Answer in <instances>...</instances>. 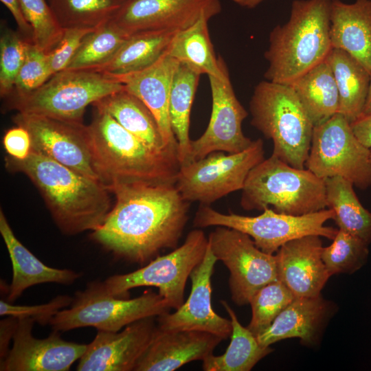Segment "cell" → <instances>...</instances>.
Wrapping results in <instances>:
<instances>
[{"instance_id": "cell-47", "label": "cell", "mask_w": 371, "mask_h": 371, "mask_svg": "<svg viewBox=\"0 0 371 371\" xmlns=\"http://www.w3.org/2000/svg\"><path fill=\"white\" fill-rule=\"evenodd\" d=\"M236 4L247 8H254L260 4L263 0H232Z\"/></svg>"}, {"instance_id": "cell-38", "label": "cell", "mask_w": 371, "mask_h": 371, "mask_svg": "<svg viewBox=\"0 0 371 371\" xmlns=\"http://www.w3.org/2000/svg\"><path fill=\"white\" fill-rule=\"evenodd\" d=\"M23 13L33 32V43L48 54L60 41L64 29L46 0H21Z\"/></svg>"}, {"instance_id": "cell-41", "label": "cell", "mask_w": 371, "mask_h": 371, "mask_svg": "<svg viewBox=\"0 0 371 371\" xmlns=\"http://www.w3.org/2000/svg\"><path fill=\"white\" fill-rule=\"evenodd\" d=\"M73 298L67 295L55 297L49 302L38 305L22 306L0 300V315L12 316L17 319L30 318L38 324H49L56 313L71 305Z\"/></svg>"}, {"instance_id": "cell-34", "label": "cell", "mask_w": 371, "mask_h": 371, "mask_svg": "<svg viewBox=\"0 0 371 371\" xmlns=\"http://www.w3.org/2000/svg\"><path fill=\"white\" fill-rule=\"evenodd\" d=\"M131 35L111 20L88 33L66 69L97 70L107 64Z\"/></svg>"}, {"instance_id": "cell-20", "label": "cell", "mask_w": 371, "mask_h": 371, "mask_svg": "<svg viewBox=\"0 0 371 371\" xmlns=\"http://www.w3.org/2000/svg\"><path fill=\"white\" fill-rule=\"evenodd\" d=\"M320 236L308 235L284 244L276 254L278 279L295 297L320 294L330 277L322 259Z\"/></svg>"}, {"instance_id": "cell-4", "label": "cell", "mask_w": 371, "mask_h": 371, "mask_svg": "<svg viewBox=\"0 0 371 371\" xmlns=\"http://www.w3.org/2000/svg\"><path fill=\"white\" fill-rule=\"evenodd\" d=\"M332 0H294L290 18L269 34L265 53L267 80L290 84L325 60L332 49L330 15Z\"/></svg>"}, {"instance_id": "cell-49", "label": "cell", "mask_w": 371, "mask_h": 371, "mask_svg": "<svg viewBox=\"0 0 371 371\" xmlns=\"http://www.w3.org/2000/svg\"><path fill=\"white\" fill-rule=\"evenodd\" d=\"M370 160L371 161V150H370Z\"/></svg>"}, {"instance_id": "cell-6", "label": "cell", "mask_w": 371, "mask_h": 371, "mask_svg": "<svg viewBox=\"0 0 371 371\" xmlns=\"http://www.w3.org/2000/svg\"><path fill=\"white\" fill-rule=\"evenodd\" d=\"M240 205L245 210L270 207L295 216L316 212L327 207L325 181L271 155L249 173Z\"/></svg>"}, {"instance_id": "cell-21", "label": "cell", "mask_w": 371, "mask_h": 371, "mask_svg": "<svg viewBox=\"0 0 371 371\" xmlns=\"http://www.w3.org/2000/svg\"><path fill=\"white\" fill-rule=\"evenodd\" d=\"M223 339L199 330H164L157 327L134 371H173L213 354Z\"/></svg>"}, {"instance_id": "cell-16", "label": "cell", "mask_w": 371, "mask_h": 371, "mask_svg": "<svg viewBox=\"0 0 371 371\" xmlns=\"http://www.w3.org/2000/svg\"><path fill=\"white\" fill-rule=\"evenodd\" d=\"M221 10L220 0H126L111 21L130 35L148 30L179 32Z\"/></svg>"}, {"instance_id": "cell-8", "label": "cell", "mask_w": 371, "mask_h": 371, "mask_svg": "<svg viewBox=\"0 0 371 371\" xmlns=\"http://www.w3.org/2000/svg\"><path fill=\"white\" fill-rule=\"evenodd\" d=\"M170 309L159 293L146 291L133 299L117 297L106 293L102 282L93 281L76 292L70 308L58 311L49 324L58 332L88 326L118 332L133 322L158 317Z\"/></svg>"}, {"instance_id": "cell-46", "label": "cell", "mask_w": 371, "mask_h": 371, "mask_svg": "<svg viewBox=\"0 0 371 371\" xmlns=\"http://www.w3.org/2000/svg\"><path fill=\"white\" fill-rule=\"evenodd\" d=\"M18 319L12 316L1 320L0 322V359H4L9 349V342L13 338Z\"/></svg>"}, {"instance_id": "cell-28", "label": "cell", "mask_w": 371, "mask_h": 371, "mask_svg": "<svg viewBox=\"0 0 371 371\" xmlns=\"http://www.w3.org/2000/svg\"><path fill=\"white\" fill-rule=\"evenodd\" d=\"M326 61L330 65L339 94V111L352 122L363 112L371 80V72L347 52L333 48Z\"/></svg>"}, {"instance_id": "cell-42", "label": "cell", "mask_w": 371, "mask_h": 371, "mask_svg": "<svg viewBox=\"0 0 371 371\" xmlns=\"http://www.w3.org/2000/svg\"><path fill=\"white\" fill-rule=\"evenodd\" d=\"M93 30L64 29L63 36L58 45L47 54L52 75L67 69L84 37Z\"/></svg>"}, {"instance_id": "cell-23", "label": "cell", "mask_w": 371, "mask_h": 371, "mask_svg": "<svg viewBox=\"0 0 371 371\" xmlns=\"http://www.w3.org/2000/svg\"><path fill=\"white\" fill-rule=\"evenodd\" d=\"M333 310L330 303L321 294L296 297L272 324L256 337L258 341L267 347L285 339L297 337L303 344L313 346L317 342Z\"/></svg>"}, {"instance_id": "cell-18", "label": "cell", "mask_w": 371, "mask_h": 371, "mask_svg": "<svg viewBox=\"0 0 371 371\" xmlns=\"http://www.w3.org/2000/svg\"><path fill=\"white\" fill-rule=\"evenodd\" d=\"M216 258L209 243L203 260L193 269L190 278L192 289L188 300L173 313L157 317V327L164 330H199L216 335L223 339L230 337L232 322L218 315L212 308V276Z\"/></svg>"}, {"instance_id": "cell-25", "label": "cell", "mask_w": 371, "mask_h": 371, "mask_svg": "<svg viewBox=\"0 0 371 371\" xmlns=\"http://www.w3.org/2000/svg\"><path fill=\"white\" fill-rule=\"evenodd\" d=\"M330 21L332 47L347 52L371 72V0H332Z\"/></svg>"}, {"instance_id": "cell-40", "label": "cell", "mask_w": 371, "mask_h": 371, "mask_svg": "<svg viewBox=\"0 0 371 371\" xmlns=\"http://www.w3.org/2000/svg\"><path fill=\"white\" fill-rule=\"evenodd\" d=\"M52 76L47 54L34 43H30L25 58L18 72L14 87L10 95H21L34 91L41 87Z\"/></svg>"}, {"instance_id": "cell-2", "label": "cell", "mask_w": 371, "mask_h": 371, "mask_svg": "<svg viewBox=\"0 0 371 371\" xmlns=\"http://www.w3.org/2000/svg\"><path fill=\"white\" fill-rule=\"evenodd\" d=\"M8 169L25 174L35 185L59 228L67 235L95 231L111 210L109 189L46 156L31 150L23 159H5Z\"/></svg>"}, {"instance_id": "cell-7", "label": "cell", "mask_w": 371, "mask_h": 371, "mask_svg": "<svg viewBox=\"0 0 371 371\" xmlns=\"http://www.w3.org/2000/svg\"><path fill=\"white\" fill-rule=\"evenodd\" d=\"M124 88L118 80L95 70L65 69L34 91L9 96L10 107L18 112L82 122L89 104Z\"/></svg>"}, {"instance_id": "cell-43", "label": "cell", "mask_w": 371, "mask_h": 371, "mask_svg": "<svg viewBox=\"0 0 371 371\" xmlns=\"http://www.w3.org/2000/svg\"><path fill=\"white\" fill-rule=\"evenodd\" d=\"M3 144L8 155L16 159L26 158L32 150L30 134L20 126H16L5 133Z\"/></svg>"}, {"instance_id": "cell-29", "label": "cell", "mask_w": 371, "mask_h": 371, "mask_svg": "<svg viewBox=\"0 0 371 371\" xmlns=\"http://www.w3.org/2000/svg\"><path fill=\"white\" fill-rule=\"evenodd\" d=\"M209 20L207 16H203L191 26L178 32L168 54L201 74L223 80L229 75L223 60L215 55L208 32Z\"/></svg>"}, {"instance_id": "cell-19", "label": "cell", "mask_w": 371, "mask_h": 371, "mask_svg": "<svg viewBox=\"0 0 371 371\" xmlns=\"http://www.w3.org/2000/svg\"><path fill=\"white\" fill-rule=\"evenodd\" d=\"M156 317L141 319L118 332L98 330L79 359L76 370H134L152 340L157 328Z\"/></svg>"}, {"instance_id": "cell-44", "label": "cell", "mask_w": 371, "mask_h": 371, "mask_svg": "<svg viewBox=\"0 0 371 371\" xmlns=\"http://www.w3.org/2000/svg\"><path fill=\"white\" fill-rule=\"evenodd\" d=\"M12 15L18 31L29 41L33 43V32L22 11L21 0H0Z\"/></svg>"}, {"instance_id": "cell-31", "label": "cell", "mask_w": 371, "mask_h": 371, "mask_svg": "<svg viewBox=\"0 0 371 371\" xmlns=\"http://www.w3.org/2000/svg\"><path fill=\"white\" fill-rule=\"evenodd\" d=\"M232 322L231 341L224 354H213L203 359L202 368L205 371H249L262 358L273 350L270 346H261L247 327L239 322L229 304L221 301Z\"/></svg>"}, {"instance_id": "cell-9", "label": "cell", "mask_w": 371, "mask_h": 371, "mask_svg": "<svg viewBox=\"0 0 371 371\" xmlns=\"http://www.w3.org/2000/svg\"><path fill=\"white\" fill-rule=\"evenodd\" d=\"M335 213L328 208L311 214L295 216L278 213L270 207L256 216H247L229 212L223 214L207 205H200L194 221V227L203 228L224 226L242 232L251 238L262 251L274 254L287 242L308 235L333 240L338 229L325 226L334 218Z\"/></svg>"}, {"instance_id": "cell-14", "label": "cell", "mask_w": 371, "mask_h": 371, "mask_svg": "<svg viewBox=\"0 0 371 371\" xmlns=\"http://www.w3.org/2000/svg\"><path fill=\"white\" fill-rule=\"evenodd\" d=\"M13 122L28 131L31 150L100 181L93 165L89 125L20 112L13 117Z\"/></svg>"}, {"instance_id": "cell-30", "label": "cell", "mask_w": 371, "mask_h": 371, "mask_svg": "<svg viewBox=\"0 0 371 371\" xmlns=\"http://www.w3.org/2000/svg\"><path fill=\"white\" fill-rule=\"evenodd\" d=\"M289 85L294 90L314 126L338 113L337 87L332 69L326 60Z\"/></svg>"}, {"instance_id": "cell-3", "label": "cell", "mask_w": 371, "mask_h": 371, "mask_svg": "<svg viewBox=\"0 0 371 371\" xmlns=\"http://www.w3.org/2000/svg\"><path fill=\"white\" fill-rule=\"evenodd\" d=\"M89 128L94 168L108 189L122 183H175L177 148L157 151L96 109Z\"/></svg>"}, {"instance_id": "cell-13", "label": "cell", "mask_w": 371, "mask_h": 371, "mask_svg": "<svg viewBox=\"0 0 371 371\" xmlns=\"http://www.w3.org/2000/svg\"><path fill=\"white\" fill-rule=\"evenodd\" d=\"M207 238L213 254L229 271V287L236 304H249L258 290L278 280L276 255L260 250L249 235L217 226Z\"/></svg>"}, {"instance_id": "cell-37", "label": "cell", "mask_w": 371, "mask_h": 371, "mask_svg": "<svg viewBox=\"0 0 371 371\" xmlns=\"http://www.w3.org/2000/svg\"><path fill=\"white\" fill-rule=\"evenodd\" d=\"M295 297L279 279L266 284L250 300L251 318L247 328L258 336Z\"/></svg>"}, {"instance_id": "cell-36", "label": "cell", "mask_w": 371, "mask_h": 371, "mask_svg": "<svg viewBox=\"0 0 371 371\" xmlns=\"http://www.w3.org/2000/svg\"><path fill=\"white\" fill-rule=\"evenodd\" d=\"M368 245L359 238L339 229L333 243L323 247L322 251V259L330 276L352 274L360 269L368 260Z\"/></svg>"}, {"instance_id": "cell-12", "label": "cell", "mask_w": 371, "mask_h": 371, "mask_svg": "<svg viewBox=\"0 0 371 371\" xmlns=\"http://www.w3.org/2000/svg\"><path fill=\"white\" fill-rule=\"evenodd\" d=\"M370 149L354 135L340 113L313 128L305 166L318 177L339 176L359 189L371 186Z\"/></svg>"}, {"instance_id": "cell-27", "label": "cell", "mask_w": 371, "mask_h": 371, "mask_svg": "<svg viewBox=\"0 0 371 371\" xmlns=\"http://www.w3.org/2000/svg\"><path fill=\"white\" fill-rule=\"evenodd\" d=\"M93 105L96 109L109 114L151 148L162 151L175 148L165 144L157 120L149 108L125 88L100 99Z\"/></svg>"}, {"instance_id": "cell-48", "label": "cell", "mask_w": 371, "mask_h": 371, "mask_svg": "<svg viewBox=\"0 0 371 371\" xmlns=\"http://www.w3.org/2000/svg\"><path fill=\"white\" fill-rule=\"evenodd\" d=\"M368 114H371V80H370V85L367 100H366V105H365L362 115H368Z\"/></svg>"}, {"instance_id": "cell-39", "label": "cell", "mask_w": 371, "mask_h": 371, "mask_svg": "<svg viewBox=\"0 0 371 371\" xmlns=\"http://www.w3.org/2000/svg\"><path fill=\"white\" fill-rule=\"evenodd\" d=\"M27 41L19 31L3 25L0 36V95L13 91L18 72L25 58Z\"/></svg>"}, {"instance_id": "cell-15", "label": "cell", "mask_w": 371, "mask_h": 371, "mask_svg": "<svg viewBox=\"0 0 371 371\" xmlns=\"http://www.w3.org/2000/svg\"><path fill=\"white\" fill-rule=\"evenodd\" d=\"M208 78L212 94L211 115L205 132L196 139L191 140L187 164L215 151L238 153L254 142L243 132L242 123L248 112L236 98L230 78L222 80L213 76Z\"/></svg>"}, {"instance_id": "cell-32", "label": "cell", "mask_w": 371, "mask_h": 371, "mask_svg": "<svg viewBox=\"0 0 371 371\" xmlns=\"http://www.w3.org/2000/svg\"><path fill=\"white\" fill-rule=\"evenodd\" d=\"M201 74L190 65L179 63L175 74L169 99V119L178 144L180 166L188 162L191 139L190 113Z\"/></svg>"}, {"instance_id": "cell-1", "label": "cell", "mask_w": 371, "mask_h": 371, "mask_svg": "<svg viewBox=\"0 0 371 371\" xmlns=\"http://www.w3.org/2000/svg\"><path fill=\"white\" fill-rule=\"evenodd\" d=\"M115 203L92 239L115 256L146 265L175 249L188 220L190 202L175 183H133L109 188Z\"/></svg>"}, {"instance_id": "cell-26", "label": "cell", "mask_w": 371, "mask_h": 371, "mask_svg": "<svg viewBox=\"0 0 371 371\" xmlns=\"http://www.w3.org/2000/svg\"><path fill=\"white\" fill-rule=\"evenodd\" d=\"M177 32L148 30L132 34L111 61L95 71L120 81L124 76L144 70L168 52Z\"/></svg>"}, {"instance_id": "cell-22", "label": "cell", "mask_w": 371, "mask_h": 371, "mask_svg": "<svg viewBox=\"0 0 371 371\" xmlns=\"http://www.w3.org/2000/svg\"><path fill=\"white\" fill-rule=\"evenodd\" d=\"M179 65V62L167 52L150 67L120 80L125 89L139 98L153 113L165 144L177 149L168 106L172 80Z\"/></svg>"}, {"instance_id": "cell-35", "label": "cell", "mask_w": 371, "mask_h": 371, "mask_svg": "<svg viewBox=\"0 0 371 371\" xmlns=\"http://www.w3.org/2000/svg\"><path fill=\"white\" fill-rule=\"evenodd\" d=\"M126 0H48L63 29H95L111 21Z\"/></svg>"}, {"instance_id": "cell-24", "label": "cell", "mask_w": 371, "mask_h": 371, "mask_svg": "<svg viewBox=\"0 0 371 371\" xmlns=\"http://www.w3.org/2000/svg\"><path fill=\"white\" fill-rule=\"evenodd\" d=\"M0 233L6 245L12 267L7 301L12 302L27 288L43 283L73 284L81 274L71 269L52 268L38 260L16 237L6 217L0 211Z\"/></svg>"}, {"instance_id": "cell-33", "label": "cell", "mask_w": 371, "mask_h": 371, "mask_svg": "<svg viewBox=\"0 0 371 371\" xmlns=\"http://www.w3.org/2000/svg\"><path fill=\"white\" fill-rule=\"evenodd\" d=\"M324 181L327 207L333 210L339 229L371 243V212L361 203L354 185L339 176Z\"/></svg>"}, {"instance_id": "cell-17", "label": "cell", "mask_w": 371, "mask_h": 371, "mask_svg": "<svg viewBox=\"0 0 371 371\" xmlns=\"http://www.w3.org/2000/svg\"><path fill=\"white\" fill-rule=\"evenodd\" d=\"M34 320L18 319L12 346L0 361L1 371H67L85 353L87 344L63 339L54 330L47 338L32 335Z\"/></svg>"}, {"instance_id": "cell-5", "label": "cell", "mask_w": 371, "mask_h": 371, "mask_svg": "<svg viewBox=\"0 0 371 371\" xmlns=\"http://www.w3.org/2000/svg\"><path fill=\"white\" fill-rule=\"evenodd\" d=\"M251 124L273 142V155L304 169L314 126L289 84L262 80L249 102Z\"/></svg>"}, {"instance_id": "cell-11", "label": "cell", "mask_w": 371, "mask_h": 371, "mask_svg": "<svg viewBox=\"0 0 371 371\" xmlns=\"http://www.w3.org/2000/svg\"><path fill=\"white\" fill-rule=\"evenodd\" d=\"M264 159V144L259 138L242 152L225 155L215 151L181 166L175 184L187 201L210 205L228 194L242 190L250 171Z\"/></svg>"}, {"instance_id": "cell-10", "label": "cell", "mask_w": 371, "mask_h": 371, "mask_svg": "<svg viewBox=\"0 0 371 371\" xmlns=\"http://www.w3.org/2000/svg\"><path fill=\"white\" fill-rule=\"evenodd\" d=\"M208 238L199 229L190 232L183 243L164 256H157L133 272L114 275L102 282L109 295L128 298L129 290L155 286L170 308L178 309L184 303L186 282L193 269L203 260Z\"/></svg>"}, {"instance_id": "cell-45", "label": "cell", "mask_w": 371, "mask_h": 371, "mask_svg": "<svg viewBox=\"0 0 371 371\" xmlns=\"http://www.w3.org/2000/svg\"><path fill=\"white\" fill-rule=\"evenodd\" d=\"M351 129L359 141L367 148H371V114L362 115L350 123Z\"/></svg>"}]
</instances>
